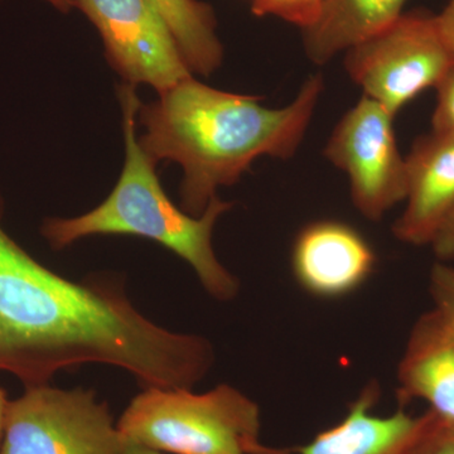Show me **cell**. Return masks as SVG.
<instances>
[{
	"mask_svg": "<svg viewBox=\"0 0 454 454\" xmlns=\"http://www.w3.org/2000/svg\"><path fill=\"white\" fill-rule=\"evenodd\" d=\"M88 364L125 370L143 389L192 390L215 351L200 334L146 318L119 283L74 282L44 267L0 223V372L27 387Z\"/></svg>",
	"mask_w": 454,
	"mask_h": 454,
	"instance_id": "cell-1",
	"label": "cell"
},
{
	"mask_svg": "<svg viewBox=\"0 0 454 454\" xmlns=\"http://www.w3.org/2000/svg\"><path fill=\"white\" fill-rule=\"evenodd\" d=\"M325 89L321 74L304 82L288 106L270 109L260 98L211 88L192 76L140 104L139 145L154 164L184 169L182 210L201 216L217 190L236 184L260 157L289 160L300 148Z\"/></svg>",
	"mask_w": 454,
	"mask_h": 454,
	"instance_id": "cell-2",
	"label": "cell"
},
{
	"mask_svg": "<svg viewBox=\"0 0 454 454\" xmlns=\"http://www.w3.org/2000/svg\"><path fill=\"white\" fill-rule=\"evenodd\" d=\"M136 88L124 83L119 89L125 162L112 193L94 210L80 216L44 221L42 235L56 250L90 236L148 239L184 259L214 300L232 301L240 292V282L217 258L212 241L217 221L232 203L216 196L201 216H192L170 201L155 173V164L139 145L137 114L142 103Z\"/></svg>",
	"mask_w": 454,
	"mask_h": 454,
	"instance_id": "cell-3",
	"label": "cell"
},
{
	"mask_svg": "<svg viewBox=\"0 0 454 454\" xmlns=\"http://www.w3.org/2000/svg\"><path fill=\"white\" fill-rule=\"evenodd\" d=\"M130 443L173 454H262L260 409L231 385L207 393L148 387L118 424Z\"/></svg>",
	"mask_w": 454,
	"mask_h": 454,
	"instance_id": "cell-4",
	"label": "cell"
},
{
	"mask_svg": "<svg viewBox=\"0 0 454 454\" xmlns=\"http://www.w3.org/2000/svg\"><path fill=\"white\" fill-rule=\"evenodd\" d=\"M124 447L94 391L35 385L9 400L0 454H122Z\"/></svg>",
	"mask_w": 454,
	"mask_h": 454,
	"instance_id": "cell-5",
	"label": "cell"
},
{
	"mask_svg": "<svg viewBox=\"0 0 454 454\" xmlns=\"http://www.w3.org/2000/svg\"><path fill=\"white\" fill-rule=\"evenodd\" d=\"M454 59L442 40L435 16L402 14L393 25L346 52L351 79L396 115L420 92L437 88Z\"/></svg>",
	"mask_w": 454,
	"mask_h": 454,
	"instance_id": "cell-6",
	"label": "cell"
},
{
	"mask_svg": "<svg viewBox=\"0 0 454 454\" xmlns=\"http://www.w3.org/2000/svg\"><path fill=\"white\" fill-rule=\"evenodd\" d=\"M394 118L364 95L340 119L325 148V158L348 176L355 207L372 221L405 201L406 162L397 146Z\"/></svg>",
	"mask_w": 454,
	"mask_h": 454,
	"instance_id": "cell-7",
	"label": "cell"
},
{
	"mask_svg": "<svg viewBox=\"0 0 454 454\" xmlns=\"http://www.w3.org/2000/svg\"><path fill=\"white\" fill-rule=\"evenodd\" d=\"M97 27L125 83L158 92L192 76L168 25L149 0H74Z\"/></svg>",
	"mask_w": 454,
	"mask_h": 454,
	"instance_id": "cell-8",
	"label": "cell"
},
{
	"mask_svg": "<svg viewBox=\"0 0 454 454\" xmlns=\"http://www.w3.org/2000/svg\"><path fill=\"white\" fill-rule=\"evenodd\" d=\"M376 254L357 229L337 220L313 221L298 232L292 247V271L313 297L336 300L366 283Z\"/></svg>",
	"mask_w": 454,
	"mask_h": 454,
	"instance_id": "cell-9",
	"label": "cell"
},
{
	"mask_svg": "<svg viewBox=\"0 0 454 454\" xmlns=\"http://www.w3.org/2000/svg\"><path fill=\"white\" fill-rule=\"evenodd\" d=\"M405 162L406 206L393 235L414 247L430 245L454 211V136L432 131L415 140Z\"/></svg>",
	"mask_w": 454,
	"mask_h": 454,
	"instance_id": "cell-10",
	"label": "cell"
},
{
	"mask_svg": "<svg viewBox=\"0 0 454 454\" xmlns=\"http://www.w3.org/2000/svg\"><path fill=\"white\" fill-rule=\"evenodd\" d=\"M397 402L428 403L429 411L454 420V328L437 309L415 322L397 367Z\"/></svg>",
	"mask_w": 454,
	"mask_h": 454,
	"instance_id": "cell-11",
	"label": "cell"
},
{
	"mask_svg": "<svg viewBox=\"0 0 454 454\" xmlns=\"http://www.w3.org/2000/svg\"><path fill=\"white\" fill-rule=\"evenodd\" d=\"M380 387L365 385L336 426L318 433L312 442L294 448L297 454H405L417 434L422 415L413 417L399 408L389 417L372 414Z\"/></svg>",
	"mask_w": 454,
	"mask_h": 454,
	"instance_id": "cell-12",
	"label": "cell"
},
{
	"mask_svg": "<svg viewBox=\"0 0 454 454\" xmlns=\"http://www.w3.org/2000/svg\"><path fill=\"white\" fill-rule=\"evenodd\" d=\"M406 0H324L313 25L304 31V51L325 65L393 25Z\"/></svg>",
	"mask_w": 454,
	"mask_h": 454,
	"instance_id": "cell-13",
	"label": "cell"
},
{
	"mask_svg": "<svg viewBox=\"0 0 454 454\" xmlns=\"http://www.w3.org/2000/svg\"><path fill=\"white\" fill-rule=\"evenodd\" d=\"M168 25L192 73L208 76L223 64V47L210 5L200 0H149Z\"/></svg>",
	"mask_w": 454,
	"mask_h": 454,
	"instance_id": "cell-14",
	"label": "cell"
},
{
	"mask_svg": "<svg viewBox=\"0 0 454 454\" xmlns=\"http://www.w3.org/2000/svg\"><path fill=\"white\" fill-rule=\"evenodd\" d=\"M405 454H454V420L428 409Z\"/></svg>",
	"mask_w": 454,
	"mask_h": 454,
	"instance_id": "cell-15",
	"label": "cell"
},
{
	"mask_svg": "<svg viewBox=\"0 0 454 454\" xmlns=\"http://www.w3.org/2000/svg\"><path fill=\"white\" fill-rule=\"evenodd\" d=\"M429 292L434 309L442 313L454 328V267L438 262L433 265L429 277Z\"/></svg>",
	"mask_w": 454,
	"mask_h": 454,
	"instance_id": "cell-16",
	"label": "cell"
},
{
	"mask_svg": "<svg viewBox=\"0 0 454 454\" xmlns=\"http://www.w3.org/2000/svg\"><path fill=\"white\" fill-rule=\"evenodd\" d=\"M322 4L324 0H271L267 16L282 18L292 25L306 29L315 23Z\"/></svg>",
	"mask_w": 454,
	"mask_h": 454,
	"instance_id": "cell-17",
	"label": "cell"
},
{
	"mask_svg": "<svg viewBox=\"0 0 454 454\" xmlns=\"http://www.w3.org/2000/svg\"><path fill=\"white\" fill-rule=\"evenodd\" d=\"M435 90L437 106L433 113L432 131L454 136V64Z\"/></svg>",
	"mask_w": 454,
	"mask_h": 454,
	"instance_id": "cell-18",
	"label": "cell"
},
{
	"mask_svg": "<svg viewBox=\"0 0 454 454\" xmlns=\"http://www.w3.org/2000/svg\"><path fill=\"white\" fill-rule=\"evenodd\" d=\"M430 247L438 262H448L454 259V211L439 230Z\"/></svg>",
	"mask_w": 454,
	"mask_h": 454,
	"instance_id": "cell-19",
	"label": "cell"
},
{
	"mask_svg": "<svg viewBox=\"0 0 454 454\" xmlns=\"http://www.w3.org/2000/svg\"><path fill=\"white\" fill-rule=\"evenodd\" d=\"M442 40L454 59V0H450L441 13L435 16Z\"/></svg>",
	"mask_w": 454,
	"mask_h": 454,
	"instance_id": "cell-20",
	"label": "cell"
},
{
	"mask_svg": "<svg viewBox=\"0 0 454 454\" xmlns=\"http://www.w3.org/2000/svg\"><path fill=\"white\" fill-rule=\"evenodd\" d=\"M122 454H160L157 450L139 446V444L130 443L125 441L124 453ZM262 454H293V450H282V448H269L267 452Z\"/></svg>",
	"mask_w": 454,
	"mask_h": 454,
	"instance_id": "cell-21",
	"label": "cell"
},
{
	"mask_svg": "<svg viewBox=\"0 0 454 454\" xmlns=\"http://www.w3.org/2000/svg\"><path fill=\"white\" fill-rule=\"evenodd\" d=\"M9 400L7 393L3 387H0V446H2L3 437H4L5 419H7Z\"/></svg>",
	"mask_w": 454,
	"mask_h": 454,
	"instance_id": "cell-22",
	"label": "cell"
},
{
	"mask_svg": "<svg viewBox=\"0 0 454 454\" xmlns=\"http://www.w3.org/2000/svg\"><path fill=\"white\" fill-rule=\"evenodd\" d=\"M43 2L49 3L57 11L62 12V13H68L76 7L74 0H43Z\"/></svg>",
	"mask_w": 454,
	"mask_h": 454,
	"instance_id": "cell-23",
	"label": "cell"
},
{
	"mask_svg": "<svg viewBox=\"0 0 454 454\" xmlns=\"http://www.w3.org/2000/svg\"><path fill=\"white\" fill-rule=\"evenodd\" d=\"M252 2V11L256 16H267L269 5L271 0H250Z\"/></svg>",
	"mask_w": 454,
	"mask_h": 454,
	"instance_id": "cell-24",
	"label": "cell"
}]
</instances>
